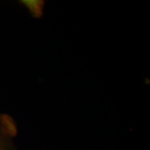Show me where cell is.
Here are the masks:
<instances>
[{
	"label": "cell",
	"mask_w": 150,
	"mask_h": 150,
	"mask_svg": "<svg viewBox=\"0 0 150 150\" xmlns=\"http://www.w3.org/2000/svg\"><path fill=\"white\" fill-rule=\"evenodd\" d=\"M16 122L10 115L0 112V150H17Z\"/></svg>",
	"instance_id": "1"
}]
</instances>
